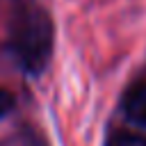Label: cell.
Wrapping results in <instances>:
<instances>
[{
	"label": "cell",
	"mask_w": 146,
	"mask_h": 146,
	"mask_svg": "<svg viewBox=\"0 0 146 146\" xmlns=\"http://www.w3.org/2000/svg\"><path fill=\"white\" fill-rule=\"evenodd\" d=\"M52 21L39 5H25L14 14L7 46L25 73L39 75L48 66L52 55Z\"/></svg>",
	"instance_id": "1"
},
{
	"label": "cell",
	"mask_w": 146,
	"mask_h": 146,
	"mask_svg": "<svg viewBox=\"0 0 146 146\" xmlns=\"http://www.w3.org/2000/svg\"><path fill=\"white\" fill-rule=\"evenodd\" d=\"M121 107H123V114L128 116V121L146 128V82L130 87L123 96Z\"/></svg>",
	"instance_id": "2"
},
{
	"label": "cell",
	"mask_w": 146,
	"mask_h": 146,
	"mask_svg": "<svg viewBox=\"0 0 146 146\" xmlns=\"http://www.w3.org/2000/svg\"><path fill=\"white\" fill-rule=\"evenodd\" d=\"M105 146H146V137L130 130H116V132H110V137L105 139Z\"/></svg>",
	"instance_id": "3"
},
{
	"label": "cell",
	"mask_w": 146,
	"mask_h": 146,
	"mask_svg": "<svg viewBox=\"0 0 146 146\" xmlns=\"http://www.w3.org/2000/svg\"><path fill=\"white\" fill-rule=\"evenodd\" d=\"M11 110H14V96L7 89H0V119L7 116Z\"/></svg>",
	"instance_id": "4"
}]
</instances>
